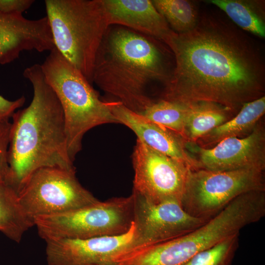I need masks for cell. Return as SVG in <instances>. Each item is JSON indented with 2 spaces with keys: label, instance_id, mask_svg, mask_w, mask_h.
<instances>
[{
  "label": "cell",
  "instance_id": "cell-8",
  "mask_svg": "<svg viewBox=\"0 0 265 265\" xmlns=\"http://www.w3.org/2000/svg\"><path fill=\"white\" fill-rule=\"evenodd\" d=\"M265 191L264 171L191 169L181 204L188 214L210 220L240 195Z\"/></svg>",
  "mask_w": 265,
  "mask_h": 265
},
{
  "label": "cell",
  "instance_id": "cell-4",
  "mask_svg": "<svg viewBox=\"0 0 265 265\" xmlns=\"http://www.w3.org/2000/svg\"><path fill=\"white\" fill-rule=\"evenodd\" d=\"M41 66L62 106L68 152L73 161L87 131L101 125L118 123L113 113L118 101L102 100L90 82L55 47Z\"/></svg>",
  "mask_w": 265,
  "mask_h": 265
},
{
  "label": "cell",
  "instance_id": "cell-3",
  "mask_svg": "<svg viewBox=\"0 0 265 265\" xmlns=\"http://www.w3.org/2000/svg\"><path fill=\"white\" fill-rule=\"evenodd\" d=\"M162 43L127 27L110 26L96 55L92 82L142 114L156 101L148 95L150 84L159 82L165 87L172 76L171 52Z\"/></svg>",
  "mask_w": 265,
  "mask_h": 265
},
{
  "label": "cell",
  "instance_id": "cell-10",
  "mask_svg": "<svg viewBox=\"0 0 265 265\" xmlns=\"http://www.w3.org/2000/svg\"><path fill=\"white\" fill-rule=\"evenodd\" d=\"M132 160L134 171L133 191L155 204L166 201L181 203L191 168L138 139Z\"/></svg>",
  "mask_w": 265,
  "mask_h": 265
},
{
  "label": "cell",
  "instance_id": "cell-6",
  "mask_svg": "<svg viewBox=\"0 0 265 265\" xmlns=\"http://www.w3.org/2000/svg\"><path fill=\"white\" fill-rule=\"evenodd\" d=\"M265 215V193L254 191L240 195L216 215L186 235L149 246L148 265H184L199 252L208 249Z\"/></svg>",
  "mask_w": 265,
  "mask_h": 265
},
{
  "label": "cell",
  "instance_id": "cell-15",
  "mask_svg": "<svg viewBox=\"0 0 265 265\" xmlns=\"http://www.w3.org/2000/svg\"><path fill=\"white\" fill-rule=\"evenodd\" d=\"M113 113L118 123L132 130L138 139L150 148L192 169L198 168L196 160L186 149V141L177 133L129 109L119 101L113 107Z\"/></svg>",
  "mask_w": 265,
  "mask_h": 265
},
{
  "label": "cell",
  "instance_id": "cell-17",
  "mask_svg": "<svg viewBox=\"0 0 265 265\" xmlns=\"http://www.w3.org/2000/svg\"><path fill=\"white\" fill-rule=\"evenodd\" d=\"M265 112V97L263 96L243 104L235 116L209 132L196 143L201 147L208 148L226 138L248 135Z\"/></svg>",
  "mask_w": 265,
  "mask_h": 265
},
{
  "label": "cell",
  "instance_id": "cell-21",
  "mask_svg": "<svg viewBox=\"0 0 265 265\" xmlns=\"http://www.w3.org/2000/svg\"><path fill=\"white\" fill-rule=\"evenodd\" d=\"M152 2L175 33H183L189 31L198 22V10L192 1L153 0Z\"/></svg>",
  "mask_w": 265,
  "mask_h": 265
},
{
  "label": "cell",
  "instance_id": "cell-16",
  "mask_svg": "<svg viewBox=\"0 0 265 265\" xmlns=\"http://www.w3.org/2000/svg\"><path fill=\"white\" fill-rule=\"evenodd\" d=\"M102 0L110 26H121L163 43L173 31L152 0Z\"/></svg>",
  "mask_w": 265,
  "mask_h": 265
},
{
  "label": "cell",
  "instance_id": "cell-25",
  "mask_svg": "<svg viewBox=\"0 0 265 265\" xmlns=\"http://www.w3.org/2000/svg\"><path fill=\"white\" fill-rule=\"evenodd\" d=\"M34 2L33 0H0V12L23 14Z\"/></svg>",
  "mask_w": 265,
  "mask_h": 265
},
{
  "label": "cell",
  "instance_id": "cell-23",
  "mask_svg": "<svg viewBox=\"0 0 265 265\" xmlns=\"http://www.w3.org/2000/svg\"><path fill=\"white\" fill-rule=\"evenodd\" d=\"M239 234L202 251L184 265H232L239 245Z\"/></svg>",
  "mask_w": 265,
  "mask_h": 265
},
{
  "label": "cell",
  "instance_id": "cell-26",
  "mask_svg": "<svg viewBox=\"0 0 265 265\" xmlns=\"http://www.w3.org/2000/svg\"><path fill=\"white\" fill-rule=\"evenodd\" d=\"M25 100L22 96L16 100L10 101L0 95V120H9L15 111L23 106Z\"/></svg>",
  "mask_w": 265,
  "mask_h": 265
},
{
  "label": "cell",
  "instance_id": "cell-2",
  "mask_svg": "<svg viewBox=\"0 0 265 265\" xmlns=\"http://www.w3.org/2000/svg\"><path fill=\"white\" fill-rule=\"evenodd\" d=\"M23 76L31 83L33 98L28 106L11 117L7 153V182L17 193L40 168L75 169L68 152L62 106L41 64L26 68Z\"/></svg>",
  "mask_w": 265,
  "mask_h": 265
},
{
  "label": "cell",
  "instance_id": "cell-22",
  "mask_svg": "<svg viewBox=\"0 0 265 265\" xmlns=\"http://www.w3.org/2000/svg\"><path fill=\"white\" fill-rule=\"evenodd\" d=\"M187 109V105L160 99L152 104L141 114L177 133L185 139Z\"/></svg>",
  "mask_w": 265,
  "mask_h": 265
},
{
  "label": "cell",
  "instance_id": "cell-19",
  "mask_svg": "<svg viewBox=\"0 0 265 265\" xmlns=\"http://www.w3.org/2000/svg\"><path fill=\"white\" fill-rule=\"evenodd\" d=\"M34 226L24 212L18 193L0 178V232L9 239L19 242L24 234Z\"/></svg>",
  "mask_w": 265,
  "mask_h": 265
},
{
  "label": "cell",
  "instance_id": "cell-1",
  "mask_svg": "<svg viewBox=\"0 0 265 265\" xmlns=\"http://www.w3.org/2000/svg\"><path fill=\"white\" fill-rule=\"evenodd\" d=\"M235 26L207 14L191 30L172 31L164 43L172 53L174 67L160 99L184 104L212 102L235 113L264 96L263 54Z\"/></svg>",
  "mask_w": 265,
  "mask_h": 265
},
{
  "label": "cell",
  "instance_id": "cell-13",
  "mask_svg": "<svg viewBox=\"0 0 265 265\" xmlns=\"http://www.w3.org/2000/svg\"><path fill=\"white\" fill-rule=\"evenodd\" d=\"M133 223L127 233L116 236L46 241L49 265H116L132 250Z\"/></svg>",
  "mask_w": 265,
  "mask_h": 265
},
{
  "label": "cell",
  "instance_id": "cell-11",
  "mask_svg": "<svg viewBox=\"0 0 265 265\" xmlns=\"http://www.w3.org/2000/svg\"><path fill=\"white\" fill-rule=\"evenodd\" d=\"M132 194L134 225L132 251L186 235L209 220L191 216L178 201L155 204L134 191Z\"/></svg>",
  "mask_w": 265,
  "mask_h": 265
},
{
  "label": "cell",
  "instance_id": "cell-7",
  "mask_svg": "<svg viewBox=\"0 0 265 265\" xmlns=\"http://www.w3.org/2000/svg\"><path fill=\"white\" fill-rule=\"evenodd\" d=\"M133 197H114L66 212L33 219L41 238L46 241L116 236L131 229Z\"/></svg>",
  "mask_w": 265,
  "mask_h": 265
},
{
  "label": "cell",
  "instance_id": "cell-5",
  "mask_svg": "<svg viewBox=\"0 0 265 265\" xmlns=\"http://www.w3.org/2000/svg\"><path fill=\"white\" fill-rule=\"evenodd\" d=\"M55 47L90 82L110 26L102 0H46Z\"/></svg>",
  "mask_w": 265,
  "mask_h": 265
},
{
  "label": "cell",
  "instance_id": "cell-12",
  "mask_svg": "<svg viewBox=\"0 0 265 265\" xmlns=\"http://www.w3.org/2000/svg\"><path fill=\"white\" fill-rule=\"evenodd\" d=\"M186 147L197 163L198 169L211 171L265 168V132L257 125L252 132L242 137L225 138L210 148L186 142Z\"/></svg>",
  "mask_w": 265,
  "mask_h": 265
},
{
  "label": "cell",
  "instance_id": "cell-18",
  "mask_svg": "<svg viewBox=\"0 0 265 265\" xmlns=\"http://www.w3.org/2000/svg\"><path fill=\"white\" fill-rule=\"evenodd\" d=\"M185 124V139L196 143L209 132L232 118L234 113L216 103L199 102L188 104Z\"/></svg>",
  "mask_w": 265,
  "mask_h": 265
},
{
  "label": "cell",
  "instance_id": "cell-24",
  "mask_svg": "<svg viewBox=\"0 0 265 265\" xmlns=\"http://www.w3.org/2000/svg\"><path fill=\"white\" fill-rule=\"evenodd\" d=\"M11 125L9 120H0V178L7 182L9 175L7 153Z\"/></svg>",
  "mask_w": 265,
  "mask_h": 265
},
{
  "label": "cell",
  "instance_id": "cell-14",
  "mask_svg": "<svg viewBox=\"0 0 265 265\" xmlns=\"http://www.w3.org/2000/svg\"><path fill=\"white\" fill-rule=\"evenodd\" d=\"M54 48L47 16L30 20L23 14L0 12V65L14 61L25 51L50 52Z\"/></svg>",
  "mask_w": 265,
  "mask_h": 265
},
{
  "label": "cell",
  "instance_id": "cell-20",
  "mask_svg": "<svg viewBox=\"0 0 265 265\" xmlns=\"http://www.w3.org/2000/svg\"><path fill=\"white\" fill-rule=\"evenodd\" d=\"M244 31L265 37V2L256 0H209Z\"/></svg>",
  "mask_w": 265,
  "mask_h": 265
},
{
  "label": "cell",
  "instance_id": "cell-9",
  "mask_svg": "<svg viewBox=\"0 0 265 265\" xmlns=\"http://www.w3.org/2000/svg\"><path fill=\"white\" fill-rule=\"evenodd\" d=\"M26 214L37 216L60 213L98 201L83 187L75 169L44 167L32 173L18 193Z\"/></svg>",
  "mask_w": 265,
  "mask_h": 265
}]
</instances>
